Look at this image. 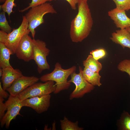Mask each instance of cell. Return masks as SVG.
I'll use <instances>...</instances> for the list:
<instances>
[{
	"label": "cell",
	"instance_id": "1",
	"mask_svg": "<svg viewBox=\"0 0 130 130\" xmlns=\"http://www.w3.org/2000/svg\"><path fill=\"white\" fill-rule=\"evenodd\" d=\"M78 12L70 24V35L72 41L77 43L82 42L89 35L93 21L86 0H79Z\"/></svg>",
	"mask_w": 130,
	"mask_h": 130
},
{
	"label": "cell",
	"instance_id": "2",
	"mask_svg": "<svg viewBox=\"0 0 130 130\" xmlns=\"http://www.w3.org/2000/svg\"><path fill=\"white\" fill-rule=\"evenodd\" d=\"M76 69L77 67L74 65L68 69H64L59 63L57 62L52 72L43 75L39 79L44 82L49 81L55 82L56 87L54 93L57 94L69 88L71 83L68 82L67 79L72 73L76 72Z\"/></svg>",
	"mask_w": 130,
	"mask_h": 130
},
{
	"label": "cell",
	"instance_id": "3",
	"mask_svg": "<svg viewBox=\"0 0 130 130\" xmlns=\"http://www.w3.org/2000/svg\"><path fill=\"white\" fill-rule=\"evenodd\" d=\"M57 13L53 6L47 2L30 8L25 16L28 22V28L33 38L36 33L35 29L44 22V16L47 13Z\"/></svg>",
	"mask_w": 130,
	"mask_h": 130
},
{
	"label": "cell",
	"instance_id": "4",
	"mask_svg": "<svg viewBox=\"0 0 130 130\" xmlns=\"http://www.w3.org/2000/svg\"><path fill=\"white\" fill-rule=\"evenodd\" d=\"M28 28V22L25 16H23L21 24L17 28L13 29L9 33L0 31V42L4 43L11 51L13 54H15L23 36L30 32Z\"/></svg>",
	"mask_w": 130,
	"mask_h": 130
},
{
	"label": "cell",
	"instance_id": "5",
	"mask_svg": "<svg viewBox=\"0 0 130 130\" xmlns=\"http://www.w3.org/2000/svg\"><path fill=\"white\" fill-rule=\"evenodd\" d=\"M56 87L53 81H49L44 83L37 82L26 88L17 97L22 101L32 97L49 95L54 92Z\"/></svg>",
	"mask_w": 130,
	"mask_h": 130
},
{
	"label": "cell",
	"instance_id": "6",
	"mask_svg": "<svg viewBox=\"0 0 130 130\" xmlns=\"http://www.w3.org/2000/svg\"><path fill=\"white\" fill-rule=\"evenodd\" d=\"M79 73L77 74L75 72L73 73L71 75V79L68 81L69 83H73L76 86L70 96V100L81 98L85 94L90 92L95 88L94 86L89 83L84 77L82 67L79 66Z\"/></svg>",
	"mask_w": 130,
	"mask_h": 130
},
{
	"label": "cell",
	"instance_id": "7",
	"mask_svg": "<svg viewBox=\"0 0 130 130\" xmlns=\"http://www.w3.org/2000/svg\"><path fill=\"white\" fill-rule=\"evenodd\" d=\"M33 39V59L37 66L39 74L46 70H49L50 66L47 60L46 57L49 54L50 50L46 47V43L37 39Z\"/></svg>",
	"mask_w": 130,
	"mask_h": 130
},
{
	"label": "cell",
	"instance_id": "8",
	"mask_svg": "<svg viewBox=\"0 0 130 130\" xmlns=\"http://www.w3.org/2000/svg\"><path fill=\"white\" fill-rule=\"evenodd\" d=\"M5 103L7 111L0 120V125L2 128L5 125L6 128L8 129L9 127L11 121L15 119L17 115H20L19 112L23 106L21 101L17 97H14L10 95Z\"/></svg>",
	"mask_w": 130,
	"mask_h": 130
},
{
	"label": "cell",
	"instance_id": "9",
	"mask_svg": "<svg viewBox=\"0 0 130 130\" xmlns=\"http://www.w3.org/2000/svg\"><path fill=\"white\" fill-rule=\"evenodd\" d=\"M29 34H26L23 36L15 53L18 58L26 62L33 59V39Z\"/></svg>",
	"mask_w": 130,
	"mask_h": 130
},
{
	"label": "cell",
	"instance_id": "10",
	"mask_svg": "<svg viewBox=\"0 0 130 130\" xmlns=\"http://www.w3.org/2000/svg\"><path fill=\"white\" fill-rule=\"evenodd\" d=\"M51 98L49 94L28 98L21 102L23 106L30 107L40 114L48 110L50 106Z\"/></svg>",
	"mask_w": 130,
	"mask_h": 130
},
{
	"label": "cell",
	"instance_id": "11",
	"mask_svg": "<svg viewBox=\"0 0 130 130\" xmlns=\"http://www.w3.org/2000/svg\"><path fill=\"white\" fill-rule=\"evenodd\" d=\"M39 79V78L35 76L23 75L15 80L6 90L9 93L10 95L17 97L22 91L37 82Z\"/></svg>",
	"mask_w": 130,
	"mask_h": 130
},
{
	"label": "cell",
	"instance_id": "12",
	"mask_svg": "<svg viewBox=\"0 0 130 130\" xmlns=\"http://www.w3.org/2000/svg\"><path fill=\"white\" fill-rule=\"evenodd\" d=\"M108 14L117 28L124 29L130 27V18L126 15L125 11L116 8L109 11Z\"/></svg>",
	"mask_w": 130,
	"mask_h": 130
},
{
	"label": "cell",
	"instance_id": "13",
	"mask_svg": "<svg viewBox=\"0 0 130 130\" xmlns=\"http://www.w3.org/2000/svg\"><path fill=\"white\" fill-rule=\"evenodd\" d=\"M2 71L1 80L3 88L5 91L11 85L15 80L23 75L19 69H14L12 67L3 68Z\"/></svg>",
	"mask_w": 130,
	"mask_h": 130
},
{
	"label": "cell",
	"instance_id": "14",
	"mask_svg": "<svg viewBox=\"0 0 130 130\" xmlns=\"http://www.w3.org/2000/svg\"><path fill=\"white\" fill-rule=\"evenodd\" d=\"M110 39L123 48L127 47L130 50V33L126 29H120L113 32Z\"/></svg>",
	"mask_w": 130,
	"mask_h": 130
},
{
	"label": "cell",
	"instance_id": "15",
	"mask_svg": "<svg viewBox=\"0 0 130 130\" xmlns=\"http://www.w3.org/2000/svg\"><path fill=\"white\" fill-rule=\"evenodd\" d=\"M11 55H13L11 51L4 43L0 42V68L12 67L9 62Z\"/></svg>",
	"mask_w": 130,
	"mask_h": 130
},
{
	"label": "cell",
	"instance_id": "16",
	"mask_svg": "<svg viewBox=\"0 0 130 130\" xmlns=\"http://www.w3.org/2000/svg\"><path fill=\"white\" fill-rule=\"evenodd\" d=\"M82 72L84 77L89 83L94 86L99 87L101 85L100 82L101 76L99 73L93 72L85 67L83 70Z\"/></svg>",
	"mask_w": 130,
	"mask_h": 130
},
{
	"label": "cell",
	"instance_id": "17",
	"mask_svg": "<svg viewBox=\"0 0 130 130\" xmlns=\"http://www.w3.org/2000/svg\"><path fill=\"white\" fill-rule=\"evenodd\" d=\"M83 64L84 67L94 72L99 73L102 68L101 64L94 58L91 54L89 55L86 59L83 61Z\"/></svg>",
	"mask_w": 130,
	"mask_h": 130
},
{
	"label": "cell",
	"instance_id": "18",
	"mask_svg": "<svg viewBox=\"0 0 130 130\" xmlns=\"http://www.w3.org/2000/svg\"><path fill=\"white\" fill-rule=\"evenodd\" d=\"M61 128L62 130H82L83 128L78 126V122L70 121L65 116L63 119L60 120Z\"/></svg>",
	"mask_w": 130,
	"mask_h": 130
},
{
	"label": "cell",
	"instance_id": "19",
	"mask_svg": "<svg viewBox=\"0 0 130 130\" xmlns=\"http://www.w3.org/2000/svg\"><path fill=\"white\" fill-rule=\"evenodd\" d=\"M5 12L2 11L0 13V28L1 30L9 33L12 31V28L6 19Z\"/></svg>",
	"mask_w": 130,
	"mask_h": 130
},
{
	"label": "cell",
	"instance_id": "20",
	"mask_svg": "<svg viewBox=\"0 0 130 130\" xmlns=\"http://www.w3.org/2000/svg\"><path fill=\"white\" fill-rule=\"evenodd\" d=\"M15 0H6L4 3L0 5V8L3 11L6 13L9 17L13 12V9L14 7L16 6L14 3Z\"/></svg>",
	"mask_w": 130,
	"mask_h": 130
},
{
	"label": "cell",
	"instance_id": "21",
	"mask_svg": "<svg viewBox=\"0 0 130 130\" xmlns=\"http://www.w3.org/2000/svg\"><path fill=\"white\" fill-rule=\"evenodd\" d=\"M115 3L117 9L128 11L130 9V0H112Z\"/></svg>",
	"mask_w": 130,
	"mask_h": 130
},
{
	"label": "cell",
	"instance_id": "22",
	"mask_svg": "<svg viewBox=\"0 0 130 130\" xmlns=\"http://www.w3.org/2000/svg\"><path fill=\"white\" fill-rule=\"evenodd\" d=\"M122 130H130V115L126 112H124L121 119Z\"/></svg>",
	"mask_w": 130,
	"mask_h": 130
},
{
	"label": "cell",
	"instance_id": "23",
	"mask_svg": "<svg viewBox=\"0 0 130 130\" xmlns=\"http://www.w3.org/2000/svg\"><path fill=\"white\" fill-rule=\"evenodd\" d=\"M117 68L119 71L127 73L130 77V59H125L121 61Z\"/></svg>",
	"mask_w": 130,
	"mask_h": 130
},
{
	"label": "cell",
	"instance_id": "24",
	"mask_svg": "<svg viewBox=\"0 0 130 130\" xmlns=\"http://www.w3.org/2000/svg\"><path fill=\"white\" fill-rule=\"evenodd\" d=\"M95 59L98 60L104 57L106 54V52L104 49H97L92 50L90 52Z\"/></svg>",
	"mask_w": 130,
	"mask_h": 130
},
{
	"label": "cell",
	"instance_id": "25",
	"mask_svg": "<svg viewBox=\"0 0 130 130\" xmlns=\"http://www.w3.org/2000/svg\"><path fill=\"white\" fill-rule=\"evenodd\" d=\"M48 1H50V0H32L28 6L27 7L19 11V12H23L29 8L37 6L46 2Z\"/></svg>",
	"mask_w": 130,
	"mask_h": 130
},
{
	"label": "cell",
	"instance_id": "26",
	"mask_svg": "<svg viewBox=\"0 0 130 130\" xmlns=\"http://www.w3.org/2000/svg\"><path fill=\"white\" fill-rule=\"evenodd\" d=\"M4 98L0 96V120H1L5 114V111L7 110L6 105L4 103Z\"/></svg>",
	"mask_w": 130,
	"mask_h": 130
},
{
	"label": "cell",
	"instance_id": "27",
	"mask_svg": "<svg viewBox=\"0 0 130 130\" xmlns=\"http://www.w3.org/2000/svg\"><path fill=\"white\" fill-rule=\"evenodd\" d=\"M53 0H50V1ZM69 4L72 9L74 10L76 9V5L79 0H65Z\"/></svg>",
	"mask_w": 130,
	"mask_h": 130
},
{
	"label": "cell",
	"instance_id": "28",
	"mask_svg": "<svg viewBox=\"0 0 130 130\" xmlns=\"http://www.w3.org/2000/svg\"><path fill=\"white\" fill-rule=\"evenodd\" d=\"M0 96L5 98H7L9 96L8 93L3 89L0 82Z\"/></svg>",
	"mask_w": 130,
	"mask_h": 130
},
{
	"label": "cell",
	"instance_id": "29",
	"mask_svg": "<svg viewBox=\"0 0 130 130\" xmlns=\"http://www.w3.org/2000/svg\"><path fill=\"white\" fill-rule=\"evenodd\" d=\"M3 71L2 69L1 68H0V76L1 77Z\"/></svg>",
	"mask_w": 130,
	"mask_h": 130
},
{
	"label": "cell",
	"instance_id": "30",
	"mask_svg": "<svg viewBox=\"0 0 130 130\" xmlns=\"http://www.w3.org/2000/svg\"><path fill=\"white\" fill-rule=\"evenodd\" d=\"M130 33V27H129L126 28Z\"/></svg>",
	"mask_w": 130,
	"mask_h": 130
},
{
	"label": "cell",
	"instance_id": "31",
	"mask_svg": "<svg viewBox=\"0 0 130 130\" xmlns=\"http://www.w3.org/2000/svg\"><path fill=\"white\" fill-rule=\"evenodd\" d=\"M6 0H0V3L4 2Z\"/></svg>",
	"mask_w": 130,
	"mask_h": 130
},
{
	"label": "cell",
	"instance_id": "32",
	"mask_svg": "<svg viewBox=\"0 0 130 130\" xmlns=\"http://www.w3.org/2000/svg\"></svg>",
	"mask_w": 130,
	"mask_h": 130
}]
</instances>
